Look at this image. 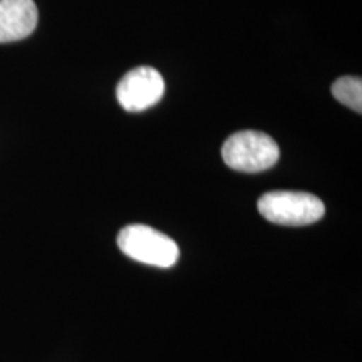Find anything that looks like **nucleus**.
<instances>
[{
    "instance_id": "obj_1",
    "label": "nucleus",
    "mask_w": 362,
    "mask_h": 362,
    "mask_svg": "<svg viewBox=\"0 0 362 362\" xmlns=\"http://www.w3.org/2000/svg\"><path fill=\"white\" fill-rule=\"evenodd\" d=\"M277 143L260 131H240L221 146V158L232 170L242 173H260L279 161Z\"/></svg>"
},
{
    "instance_id": "obj_5",
    "label": "nucleus",
    "mask_w": 362,
    "mask_h": 362,
    "mask_svg": "<svg viewBox=\"0 0 362 362\" xmlns=\"http://www.w3.org/2000/svg\"><path fill=\"white\" fill-rule=\"evenodd\" d=\"M37 25L34 0H0V44L29 37Z\"/></svg>"
},
{
    "instance_id": "obj_2",
    "label": "nucleus",
    "mask_w": 362,
    "mask_h": 362,
    "mask_svg": "<svg viewBox=\"0 0 362 362\" xmlns=\"http://www.w3.org/2000/svg\"><path fill=\"white\" fill-rule=\"evenodd\" d=\"M117 247L129 259L170 269L178 262L180 248L173 238L148 225H128L117 235Z\"/></svg>"
},
{
    "instance_id": "obj_3",
    "label": "nucleus",
    "mask_w": 362,
    "mask_h": 362,
    "mask_svg": "<svg viewBox=\"0 0 362 362\" xmlns=\"http://www.w3.org/2000/svg\"><path fill=\"white\" fill-rule=\"evenodd\" d=\"M259 211L265 220L285 226H304L322 218L325 206L315 194L304 192H270L260 197Z\"/></svg>"
},
{
    "instance_id": "obj_6",
    "label": "nucleus",
    "mask_w": 362,
    "mask_h": 362,
    "mask_svg": "<svg viewBox=\"0 0 362 362\" xmlns=\"http://www.w3.org/2000/svg\"><path fill=\"white\" fill-rule=\"evenodd\" d=\"M332 94L339 103L346 104L352 111L362 112V81L354 76L339 78L332 84Z\"/></svg>"
},
{
    "instance_id": "obj_4",
    "label": "nucleus",
    "mask_w": 362,
    "mask_h": 362,
    "mask_svg": "<svg viewBox=\"0 0 362 362\" xmlns=\"http://www.w3.org/2000/svg\"><path fill=\"white\" fill-rule=\"evenodd\" d=\"M165 94V79L156 69L139 66L123 76L116 88V98L128 112H141L155 106Z\"/></svg>"
}]
</instances>
